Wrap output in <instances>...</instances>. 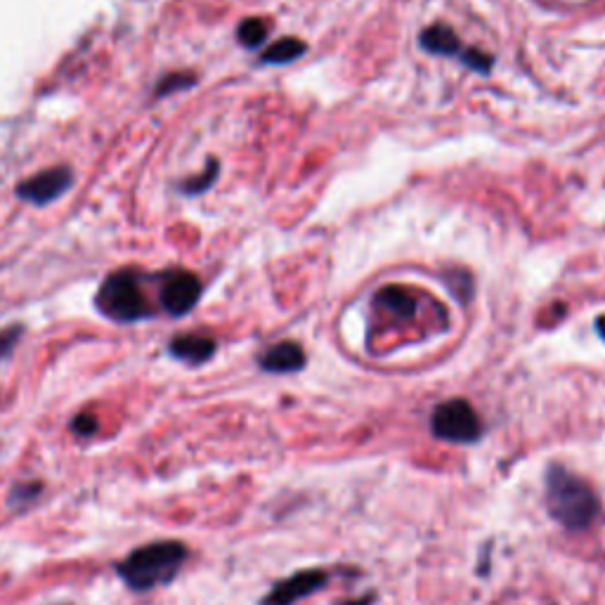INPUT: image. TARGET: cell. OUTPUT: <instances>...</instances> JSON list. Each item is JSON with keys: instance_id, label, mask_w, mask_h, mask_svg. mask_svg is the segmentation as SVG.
<instances>
[{"instance_id": "obj_1", "label": "cell", "mask_w": 605, "mask_h": 605, "mask_svg": "<svg viewBox=\"0 0 605 605\" xmlns=\"http://www.w3.org/2000/svg\"><path fill=\"white\" fill-rule=\"evenodd\" d=\"M544 506L549 518L565 532L594 528L603 511L594 487L558 461H551L544 468Z\"/></svg>"}, {"instance_id": "obj_2", "label": "cell", "mask_w": 605, "mask_h": 605, "mask_svg": "<svg viewBox=\"0 0 605 605\" xmlns=\"http://www.w3.org/2000/svg\"><path fill=\"white\" fill-rule=\"evenodd\" d=\"M187 558H190L187 544L178 539H164V542L133 549L123 561L114 565V572L133 594H147V591L168 587L180 575Z\"/></svg>"}, {"instance_id": "obj_3", "label": "cell", "mask_w": 605, "mask_h": 605, "mask_svg": "<svg viewBox=\"0 0 605 605\" xmlns=\"http://www.w3.org/2000/svg\"><path fill=\"white\" fill-rule=\"evenodd\" d=\"M97 308L109 320L130 324L149 317V303L135 272H114L104 279L97 294Z\"/></svg>"}, {"instance_id": "obj_4", "label": "cell", "mask_w": 605, "mask_h": 605, "mask_svg": "<svg viewBox=\"0 0 605 605\" xmlns=\"http://www.w3.org/2000/svg\"><path fill=\"white\" fill-rule=\"evenodd\" d=\"M433 438L450 445H476L483 440V421L464 398L440 402L431 414Z\"/></svg>"}, {"instance_id": "obj_5", "label": "cell", "mask_w": 605, "mask_h": 605, "mask_svg": "<svg viewBox=\"0 0 605 605\" xmlns=\"http://www.w3.org/2000/svg\"><path fill=\"white\" fill-rule=\"evenodd\" d=\"M329 584L327 570H298L289 575L286 580H279L272 584V589L260 598L258 605H296L310 598L312 594H320Z\"/></svg>"}, {"instance_id": "obj_6", "label": "cell", "mask_w": 605, "mask_h": 605, "mask_svg": "<svg viewBox=\"0 0 605 605\" xmlns=\"http://www.w3.org/2000/svg\"><path fill=\"white\" fill-rule=\"evenodd\" d=\"M201 282L194 272L187 270H171L161 275L159 284V301L164 312L171 317L187 315L194 305L199 303Z\"/></svg>"}, {"instance_id": "obj_7", "label": "cell", "mask_w": 605, "mask_h": 605, "mask_svg": "<svg viewBox=\"0 0 605 605\" xmlns=\"http://www.w3.org/2000/svg\"><path fill=\"white\" fill-rule=\"evenodd\" d=\"M71 185H74V173H71V168L55 166L24 180L22 185L17 187V197L26 201V204L48 206L55 199H60L64 192H69Z\"/></svg>"}, {"instance_id": "obj_8", "label": "cell", "mask_w": 605, "mask_h": 605, "mask_svg": "<svg viewBox=\"0 0 605 605\" xmlns=\"http://www.w3.org/2000/svg\"><path fill=\"white\" fill-rule=\"evenodd\" d=\"M305 364H308V357L296 341L275 343L258 357V367L268 374H296Z\"/></svg>"}, {"instance_id": "obj_9", "label": "cell", "mask_w": 605, "mask_h": 605, "mask_svg": "<svg viewBox=\"0 0 605 605\" xmlns=\"http://www.w3.org/2000/svg\"><path fill=\"white\" fill-rule=\"evenodd\" d=\"M216 350V338L206 334H180L168 343V353H171L175 360L187 364H204L216 355Z\"/></svg>"}, {"instance_id": "obj_10", "label": "cell", "mask_w": 605, "mask_h": 605, "mask_svg": "<svg viewBox=\"0 0 605 605\" xmlns=\"http://www.w3.org/2000/svg\"><path fill=\"white\" fill-rule=\"evenodd\" d=\"M419 45L421 50L431 52V55H447V57H459L461 48L459 36L454 34V29L445 24H435L428 26V29L421 31L419 36Z\"/></svg>"}, {"instance_id": "obj_11", "label": "cell", "mask_w": 605, "mask_h": 605, "mask_svg": "<svg viewBox=\"0 0 605 605\" xmlns=\"http://www.w3.org/2000/svg\"><path fill=\"white\" fill-rule=\"evenodd\" d=\"M376 303L383 305L388 312H393L395 317H402V320L412 317L416 310V298L409 294V291L400 289V286H388V289H381L379 294H376Z\"/></svg>"}, {"instance_id": "obj_12", "label": "cell", "mask_w": 605, "mask_h": 605, "mask_svg": "<svg viewBox=\"0 0 605 605\" xmlns=\"http://www.w3.org/2000/svg\"><path fill=\"white\" fill-rule=\"evenodd\" d=\"M305 50L308 48H305V43L298 41V38H282V41L272 43L270 48L260 55V62L279 67V64H289L298 60V57H303Z\"/></svg>"}, {"instance_id": "obj_13", "label": "cell", "mask_w": 605, "mask_h": 605, "mask_svg": "<svg viewBox=\"0 0 605 605\" xmlns=\"http://www.w3.org/2000/svg\"><path fill=\"white\" fill-rule=\"evenodd\" d=\"M41 494H43V483H38V480H19V483L10 487L8 506L15 511H24L29 509Z\"/></svg>"}, {"instance_id": "obj_14", "label": "cell", "mask_w": 605, "mask_h": 605, "mask_svg": "<svg viewBox=\"0 0 605 605\" xmlns=\"http://www.w3.org/2000/svg\"><path fill=\"white\" fill-rule=\"evenodd\" d=\"M265 36H268V24H265L263 19H258V17L244 19V22L239 24V29H237L239 43L246 45V48H260V45H263V41H265Z\"/></svg>"}, {"instance_id": "obj_15", "label": "cell", "mask_w": 605, "mask_h": 605, "mask_svg": "<svg viewBox=\"0 0 605 605\" xmlns=\"http://www.w3.org/2000/svg\"><path fill=\"white\" fill-rule=\"evenodd\" d=\"M218 171H220L218 161H216V159H211V161H208V166H206V171H204V173L197 175V178L190 180V182H185V185H182V192H185V194L206 192L208 187L213 185V180L218 178Z\"/></svg>"}, {"instance_id": "obj_16", "label": "cell", "mask_w": 605, "mask_h": 605, "mask_svg": "<svg viewBox=\"0 0 605 605\" xmlns=\"http://www.w3.org/2000/svg\"><path fill=\"white\" fill-rule=\"evenodd\" d=\"M459 60L464 62V67L478 71V74H490L492 64L494 60L490 55H485L483 50H476V48H466L459 52Z\"/></svg>"}, {"instance_id": "obj_17", "label": "cell", "mask_w": 605, "mask_h": 605, "mask_svg": "<svg viewBox=\"0 0 605 605\" xmlns=\"http://www.w3.org/2000/svg\"><path fill=\"white\" fill-rule=\"evenodd\" d=\"M197 81L192 74H173V76H166L164 81L159 83V88H156V95L164 97L168 93H175V90H185V88H192V83Z\"/></svg>"}, {"instance_id": "obj_18", "label": "cell", "mask_w": 605, "mask_h": 605, "mask_svg": "<svg viewBox=\"0 0 605 605\" xmlns=\"http://www.w3.org/2000/svg\"><path fill=\"white\" fill-rule=\"evenodd\" d=\"M69 428H71V433L78 435V438H93L100 426H97V419L93 414H78L71 419Z\"/></svg>"}, {"instance_id": "obj_19", "label": "cell", "mask_w": 605, "mask_h": 605, "mask_svg": "<svg viewBox=\"0 0 605 605\" xmlns=\"http://www.w3.org/2000/svg\"><path fill=\"white\" fill-rule=\"evenodd\" d=\"M19 336H22V329L19 327H10L5 331H0V360H8L15 350Z\"/></svg>"}, {"instance_id": "obj_20", "label": "cell", "mask_w": 605, "mask_h": 605, "mask_svg": "<svg viewBox=\"0 0 605 605\" xmlns=\"http://www.w3.org/2000/svg\"><path fill=\"white\" fill-rule=\"evenodd\" d=\"M376 598H379V596H376L372 591V594H364L360 598H350V601H341L338 605H374Z\"/></svg>"}, {"instance_id": "obj_21", "label": "cell", "mask_w": 605, "mask_h": 605, "mask_svg": "<svg viewBox=\"0 0 605 605\" xmlns=\"http://www.w3.org/2000/svg\"><path fill=\"white\" fill-rule=\"evenodd\" d=\"M596 331H598V336H601L605 341V315L598 317V320H596Z\"/></svg>"}]
</instances>
